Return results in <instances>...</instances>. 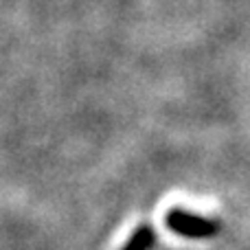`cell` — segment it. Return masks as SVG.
<instances>
[{
	"instance_id": "6da1fadb",
	"label": "cell",
	"mask_w": 250,
	"mask_h": 250,
	"mask_svg": "<svg viewBox=\"0 0 250 250\" xmlns=\"http://www.w3.org/2000/svg\"><path fill=\"white\" fill-rule=\"evenodd\" d=\"M165 224L169 230L187 239H211L222 229V224L213 217H204L200 213H191L180 207L169 208L165 215Z\"/></svg>"
},
{
	"instance_id": "7a4b0ae2",
	"label": "cell",
	"mask_w": 250,
	"mask_h": 250,
	"mask_svg": "<svg viewBox=\"0 0 250 250\" xmlns=\"http://www.w3.org/2000/svg\"><path fill=\"white\" fill-rule=\"evenodd\" d=\"M156 244V233L149 224H141L134 229V233L129 235V239L123 244L121 250H151Z\"/></svg>"
}]
</instances>
